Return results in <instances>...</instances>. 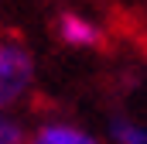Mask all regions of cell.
I'll return each mask as SVG.
<instances>
[{
    "label": "cell",
    "instance_id": "obj_1",
    "mask_svg": "<svg viewBox=\"0 0 147 144\" xmlns=\"http://www.w3.org/2000/svg\"><path fill=\"white\" fill-rule=\"evenodd\" d=\"M38 58L17 35H0V113H17V107L34 93Z\"/></svg>",
    "mask_w": 147,
    "mask_h": 144
},
{
    "label": "cell",
    "instance_id": "obj_5",
    "mask_svg": "<svg viewBox=\"0 0 147 144\" xmlns=\"http://www.w3.org/2000/svg\"><path fill=\"white\" fill-rule=\"evenodd\" d=\"M28 130L17 113H0V144H28Z\"/></svg>",
    "mask_w": 147,
    "mask_h": 144
},
{
    "label": "cell",
    "instance_id": "obj_3",
    "mask_svg": "<svg viewBox=\"0 0 147 144\" xmlns=\"http://www.w3.org/2000/svg\"><path fill=\"white\" fill-rule=\"evenodd\" d=\"M28 144H99V137L86 127H79L75 120L62 117H48L28 130Z\"/></svg>",
    "mask_w": 147,
    "mask_h": 144
},
{
    "label": "cell",
    "instance_id": "obj_2",
    "mask_svg": "<svg viewBox=\"0 0 147 144\" xmlns=\"http://www.w3.org/2000/svg\"><path fill=\"white\" fill-rule=\"evenodd\" d=\"M55 38L65 45V48H75V52H89V48H99L106 41V31L99 21H92L89 14H79V10H62L55 17Z\"/></svg>",
    "mask_w": 147,
    "mask_h": 144
},
{
    "label": "cell",
    "instance_id": "obj_4",
    "mask_svg": "<svg viewBox=\"0 0 147 144\" xmlns=\"http://www.w3.org/2000/svg\"><path fill=\"white\" fill-rule=\"evenodd\" d=\"M106 137L113 144H147V127L134 117H113L106 127Z\"/></svg>",
    "mask_w": 147,
    "mask_h": 144
}]
</instances>
